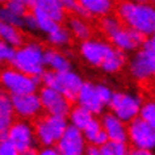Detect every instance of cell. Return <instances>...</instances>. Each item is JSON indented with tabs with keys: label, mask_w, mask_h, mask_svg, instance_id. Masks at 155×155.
<instances>
[{
	"label": "cell",
	"mask_w": 155,
	"mask_h": 155,
	"mask_svg": "<svg viewBox=\"0 0 155 155\" xmlns=\"http://www.w3.org/2000/svg\"><path fill=\"white\" fill-rule=\"evenodd\" d=\"M95 88H96V92H97V96H99L100 101L103 103V105L104 107H108V104H109V101H110L112 96H113V92L114 91L112 90L109 86H107V84H103V83L95 84Z\"/></svg>",
	"instance_id": "obj_32"
},
{
	"label": "cell",
	"mask_w": 155,
	"mask_h": 155,
	"mask_svg": "<svg viewBox=\"0 0 155 155\" xmlns=\"http://www.w3.org/2000/svg\"><path fill=\"white\" fill-rule=\"evenodd\" d=\"M13 54H15V48L0 41V67L9 64L13 58Z\"/></svg>",
	"instance_id": "obj_33"
},
{
	"label": "cell",
	"mask_w": 155,
	"mask_h": 155,
	"mask_svg": "<svg viewBox=\"0 0 155 155\" xmlns=\"http://www.w3.org/2000/svg\"><path fill=\"white\" fill-rule=\"evenodd\" d=\"M11 101L15 116H17L20 120H36L42 113V105L37 92L11 96Z\"/></svg>",
	"instance_id": "obj_13"
},
{
	"label": "cell",
	"mask_w": 155,
	"mask_h": 155,
	"mask_svg": "<svg viewBox=\"0 0 155 155\" xmlns=\"http://www.w3.org/2000/svg\"><path fill=\"white\" fill-rule=\"evenodd\" d=\"M76 3L88 18H101L104 16H108L114 8V3L112 0H76Z\"/></svg>",
	"instance_id": "obj_19"
},
{
	"label": "cell",
	"mask_w": 155,
	"mask_h": 155,
	"mask_svg": "<svg viewBox=\"0 0 155 155\" xmlns=\"http://www.w3.org/2000/svg\"><path fill=\"white\" fill-rule=\"evenodd\" d=\"M40 82L45 87L54 88L55 91L61 92L70 101H75L78 92H79L80 87L83 84V79L72 68L62 72L45 70L44 74L40 76Z\"/></svg>",
	"instance_id": "obj_3"
},
{
	"label": "cell",
	"mask_w": 155,
	"mask_h": 155,
	"mask_svg": "<svg viewBox=\"0 0 155 155\" xmlns=\"http://www.w3.org/2000/svg\"><path fill=\"white\" fill-rule=\"evenodd\" d=\"M21 155H37V149L36 147H32V149L24 151V153H21Z\"/></svg>",
	"instance_id": "obj_41"
},
{
	"label": "cell",
	"mask_w": 155,
	"mask_h": 155,
	"mask_svg": "<svg viewBox=\"0 0 155 155\" xmlns=\"http://www.w3.org/2000/svg\"><path fill=\"white\" fill-rule=\"evenodd\" d=\"M0 155H21V153L4 137L0 138Z\"/></svg>",
	"instance_id": "obj_34"
},
{
	"label": "cell",
	"mask_w": 155,
	"mask_h": 155,
	"mask_svg": "<svg viewBox=\"0 0 155 155\" xmlns=\"http://www.w3.org/2000/svg\"><path fill=\"white\" fill-rule=\"evenodd\" d=\"M22 30H26V32H38L37 29V22H36V18H34L33 13L32 12H28L22 17V26H21Z\"/></svg>",
	"instance_id": "obj_35"
},
{
	"label": "cell",
	"mask_w": 155,
	"mask_h": 155,
	"mask_svg": "<svg viewBox=\"0 0 155 155\" xmlns=\"http://www.w3.org/2000/svg\"><path fill=\"white\" fill-rule=\"evenodd\" d=\"M94 117L95 116L91 112H88L87 109H84L83 107L75 105L70 110V113L67 116V121H68V125L76 127V129H79L82 131Z\"/></svg>",
	"instance_id": "obj_25"
},
{
	"label": "cell",
	"mask_w": 155,
	"mask_h": 155,
	"mask_svg": "<svg viewBox=\"0 0 155 155\" xmlns=\"http://www.w3.org/2000/svg\"><path fill=\"white\" fill-rule=\"evenodd\" d=\"M82 133L86 138L87 143H90L92 146H103L104 143H107L109 139H108L105 131L103 130L101 124H100V120H97L96 117H94L90 121V124L82 130Z\"/></svg>",
	"instance_id": "obj_21"
},
{
	"label": "cell",
	"mask_w": 155,
	"mask_h": 155,
	"mask_svg": "<svg viewBox=\"0 0 155 155\" xmlns=\"http://www.w3.org/2000/svg\"><path fill=\"white\" fill-rule=\"evenodd\" d=\"M30 12L33 13L34 18H36L38 32H42L44 34H49L50 32H53V30L59 25V22L53 20L48 13L42 12L40 9H30Z\"/></svg>",
	"instance_id": "obj_27"
},
{
	"label": "cell",
	"mask_w": 155,
	"mask_h": 155,
	"mask_svg": "<svg viewBox=\"0 0 155 155\" xmlns=\"http://www.w3.org/2000/svg\"><path fill=\"white\" fill-rule=\"evenodd\" d=\"M127 155H130V154H127Z\"/></svg>",
	"instance_id": "obj_48"
},
{
	"label": "cell",
	"mask_w": 155,
	"mask_h": 155,
	"mask_svg": "<svg viewBox=\"0 0 155 155\" xmlns=\"http://www.w3.org/2000/svg\"><path fill=\"white\" fill-rule=\"evenodd\" d=\"M40 83V78L26 75L12 66L0 71V87L9 96L37 92Z\"/></svg>",
	"instance_id": "obj_5"
},
{
	"label": "cell",
	"mask_w": 155,
	"mask_h": 155,
	"mask_svg": "<svg viewBox=\"0 0 155 155\" xmlns=\"http://www.w3.org/2000/svg\"><path fill=\"white\" fill-rule=\"evenodd\" d=\"M67 29L70 30L71 36L79 41H84L87 38L92 37V28L88 20L80 16H76V15L67 18Z\"/></svg>",
	"instance_id": "obj_23"
},
{
	"label": "cell",
	"mask_w": 155,
	"mask_h": 155,
	"mask_svg": "<svg viewBox=\"0 0 155 155\" xmlns=\"http://www.w3.org/2000/svg\"><path fill=\"white\" fill-rule=\"evenodd\" d=\"M4 5L18 16H25L29 12V7L25 0H9V2H5Z\"/></svg>",
	"instance_id": "obj_31"
},
{
	"label": "cell",
	"mask_w": 155,
	"mask_h": 155,
	"mask_svg": "<svg viewBox=\"0 0 155 155\" xmlns=\"http://www.w3.org/2000/svg\"><path fill=\"white\" fill-rule=\"evenodd\" d=\"M138 117L143 120L146 124L155 127V100L154 99L142 100Z\"/></svg>",
	"instance_id": "obj_28"
},
{
	"label": "cell",
	"mask_w": 155,
	"mask_h": 155,
	"mask_svg": "<svg viewBox=\"0 0 155 155\" xmlns=\"http://www.w3.org/2000/svg\"><path fill=\"white\" fill-rule=\"evenodd\" d=\"M87 146L83 133L71 125H68L63 135L55 143L59 155H86Z\"/></svg>",
	"instance_id": "obj_14"
},
{
	"label": "cell",
	"mask_w": 155,
	"mask_h": 155,
	"mask_svg": "<svg viewBox=\"0 0 155 155\" xmlns=\"http://www.w3.org/2000/svg\"><path fill=\"white\" fill-rule=\"evenodd\" d=\"M46 38H48L49 44L53 48H66V46L71 44L72 36L70 33V30L67 29V26H63L59 24L53 32L46 34Z\"/></svg>",
	"instance_id": "obj_26"
},
{
	"label": "cell",
	"mask_w": 155,
	"mask_h": 155,
	"mask_svg": "<svg viewBox=\"0 0 155 155\" xmlns=\"http://www.w3.org/2000/svg\"><path fill=\"white\" fill-rule=\"evenodd\" d=\"M112 48L113 46L108 41H104L101 38L90 37L80 42L79 54L87 64L92 66V67H100Z\"/></svg>",
	"instance_id": "obj_11"
},
{
	"label": "cell",
	"mask_w": 155,
	"mask_h": 155,
	"mask_svg": "<svg viewBox=\"0 0 155 155\" xmlns=\"http://www.w3.org/2000/svg\"><path fill=\"white\" fill-rule=\"evenodd\" d=\"M127 142L133 149L155 150V127L139 117L127 124Z\"/></svg>",
	"instance_id": "obj_7"
},
{
	"label": "cell",
	"mask_w": 155,
	"mask_h": 155,
	"mask_svg": "<svg viewBox=\"0 0 155 155\" xmlns=\"http://www.w3.org/2000/svg\"><path fill=\"white\" fill-rule=\"evenodd\" d=\"M141 48L147 50V51H150L155 57V33H153L151 36H149V38H146Z\"/></svg>",
	"instance_id": "obj_36"
},
{
	"label": "cell",
	"mask_w": 155,
	"mask_h": 155,
	"mask_svg": "<svg viewBox=\"0 0 155 155\" xmlns=\"http://www.w3.org/2000/svg\"><path fill=\"white\" fill-rule=\"evenodd\" d=\"M116 16L125 26L145 37L155 33V5L150 3L137 4L131 0H121L116 7Z\"/></svg>",
	"instance_id": "obj_1"
},
{
	"label": "cell",
	"mask_w": 155,
	"mask_h": 155,
	"mask_svg": "<svg viewBox=\"0 0 155 155\" xmlns=\"http://www.w3.org/2000/svg\"><path fill=\"white\" fill-rule=\"evenodd\" d=\"M37 94L40 96L42 112H45L48 114L62 116V117L68 116L70 110L72 108V101H70L61 92L55 91L54 88L44 86Z\"/></svg>",
	"instance_id": "obj_10"
},
{
	"label": "cell",
	"mask_w": 155,
	"mask_h": 155,
	"mask_svg": "<svg viewBox=\"0 0 155 155\" xmlns=\"http://www.w3.org/2000/svg\"><path fill=\"white\" fill-rule=\"evenodd\" d=\"M147 2L150 3V4H153V5H155V0H147Z\"/></svg>",
	"instance_id": "obj_43"
},
{
	"label": "cell",
	"mask_w": 155,
	"mask_h": 155,
	"mask_svg": "<svg viewBox=\"0 0 155 155\" xmlns=\"http://www.w3.org/2000/svg\"><path fill=\"white\" fill-rule=\"evenodd\" d=\"M154 100H155V97H154Z\"/></svg>",
	"instance_id": "obj_49"
},
{
	"label": "cell",
	"mask_w": 155,
	"mask_h": 155,
	"mask_svg": "<svg viewBox=\"0 0 155 155\" xmlns=\"http://www.w3.org/2000/svg\"><path fill=\"white\" fill-rule=\"evenodd\" d=\"M154 78H155V71H154Z\"/></svg>",
	"instance_id": "obj_47"
},
{
	"label": "cell",
	"mask_w": 155,
	"mask_h": 155,
	"mask_svg": "<svg viewBox=\"0 0 155 155\" xmlns=\"http://www.w3.org/2000/svg\"><path fill=\"white\" fill-rule=\"evenodd\" d=\"M15 121V113L12 108L11 96L0 88V138H4L5 133Z\"/></svg>",
	"instance_id": "obj_20"
},
{
	"label": "cell",
	"mask_w": 155,
	"mask_h": 155,
	"mask_svg": "<svg viewBox=\"0 0 155 155\" xmlns=\"http://www.w3.org/2000/svg\"><path fill=\"white\" fill-rule=\"evenodd\" d=\"M130 155H155L153 150H143V149H133L129 151Z\"/></svg>",
	"instance_id": "obj_39"
},
{
	"label": "cell",
	"mask_w": 155,
	"mask_h": 155,
	"mask_svg": "<svg viewBox=\"0 0 155 155\" xmlns=\"http://www.w3.org/2000/svg\"><path fill=\"white\" fill-rule=\"evenodd\" d=\"M131 2L137 3V4H143V3H149L147 0H131Z\"/></svg>",
	"instance_id": "obj_42"
},
{
	"label": "cell",
	"mask_w": 155,
	"mask_h": 155,
	"mask_svg": "<svg viewBox=\"0 0 155 155\" xmlns=\"http://www.w3.org/2000/svg\"><path fill=\"white\" fill-rule=\"evenodd\" d=\"M61 4L63 5V8L66 12H72L75 13V11L78 8V3L76 0H59Z\"/></svg>",
	"instance_id": "obj_37"
},
{
	"label": "cell",
	"mask_w": 155,
	"mask_h": 155,
	"mask_svg": "<svg viewBox=\"0 0 155 155\" xmlns=\"http://www.w3.org/2000/svg\"><path fill=\"white\" fill-rule=\"evenodd\" d=\"M45 48L40 42L29 41L15 49L11 66L30 76L40 78L46 70L44 62Z\"/></svg>",
	"instance_id": "obj_2"
},
{
	"label": "cell",
	"mask_w": 155,
	"mask_h": 155,
	"mask_svg": "<svg viewBox=\"0 0 155 155\" xmlns=\"http://www.w3.org/2000/svg\"><path fill=\"white\" fill-rule=\"evenodd\" d=\"M101 155H127L129 147L127 142H118V141H108L100 146Z\"/></svg>",
	"instance_id": "obj_29"
},
{
	"label": "cell",
	"mask_w": 155,
	"mask_h": 155,
	"mask_svg": "<svg viewBox=\"0 0 155 155\" xmlns=\"http://www.w3.org/2000/svg\"><path fill=\"white\" fill-rule=\"evenodd\" d=\"M5 2H9V0H4V3H5Z\"/></svg>",
	"instance_id": "obj_46"
},
{
	"label": "cell",
	"mask_w": 155,
	"mask_h": 155,
	"mask_svg": "<svg viewBox=\"0 0 155 155\" xmlns=\"http://www.w3.org/2000/svg\"><path fill=\"white\" fill-rule=\"evenodd\" d=\"M126 62H127L126 53H124L116 48H112L109 54L103 61L100 68L105 74H117L125 67Z\"/></svg>",
	"instance_id": "obj_22"
},
{
	"label": "cell",
	"mask_w": 155,
	"mask_h": 155,
	"mask_svg": "<svg viewBox=\"0 0 155 155\" xmlns=\"http://www.w3.org/2000/svg\"><path fill=\"white\" fill-rule=\"evenodd\" d=\"M22 17H24V16H18V15L13 13L12 11L8 9L5 5L0 7V21H2V22L15 25V26H17V28L21 29V26H22Z\"/></svg>",
	"instance_id": "obj_30"
},
{
	"label": "cell",
	"mask_w": 155,
	"mask_h": 155,
	"mask_svg": "<svg viewBox=\"0 0 155 155\" xmlns=\"http://www.w3.org/2000/svg\"><path fill=\"white\" fill-rule=\"evenodd\" d=\"M100 124L109 141L127 142V124L116 117L113 113H104L100 118Z\"/></svg>",
	"instance_id": "obj_16"
},
{
	"label": "cell",
	"mask_w": 155,
	"mask_h": 155,
	"mask_svg": "<svg viewBox=\"0 0 155 155\" xmlns=\"http://www.w3.org/2000/svg\"><path fill=\"white\" fill-rule=\"evenodd\" d=\"M0 41L16 49L25 42V36L22 29L0 21Z\"/></svg>",
	"instance_id": "obj_24"
},
{
	"label": "cell",
	"mask_w": 155,
	"mask_h": 155,
	"mask_svg": "<svg viewBox=\"0 0 155 155\" xmlns=\"http://www.w3.org/2000/svg\"><path fill=\"white\" fill-rule=\"evenodd\" d=\"M5 138L20 153H24V151L32 149V147H36L37 143L33 125L29 121L20 118L11 124V126L8 127V130L5 133Z\"/></svg>",
	"instance_id": "obj_8"
},
{
	"label": "cell",
	"mask_w": 155,
	"mask_h": 155,
	"mask_svg": "<svg viewBox=\"0 0 155 155\" xmlns=\"http://www.w3.org/2000/svg\"><path fill=\"white\" fill-rule=\"evenodd\" d=\"M37 155H59L55 146H42L37 150Z\"/></svg>",
	"instance_id": "obj_38"
},
{
	"label": "cell",
	"mask_w": 155,
	"mask_h": 155,
	"mask_svg": "<svg viewBox=\"0 0 155 155\" xmlns=\"http://www.w3.org/2000/svg\"><path fill=\"white\" fill-rule=\"evenodd\" d=\"M68 127L67 117L54 114L38 116L33 124L36 141L41 146H55L66 129Z\"/></svg>",
	"instance_id": "obj_4"
},
{
	"label": "cell",
	"mask_w": 155,
	"mask_h": 155,
	"mask_svg": "<svg viewBox=\"0 0 155 155\" xmlns=\"http://www.w3.org/2000/svg\"><path fill=\"white\" fill-rule=\"evenodd\" d=\"M146 38L147 37H145L142 33L127 28V26L122 24L114 32H112L107 37V40L109 41V44L113 48L121 50L124 53H130L141 48Z\"/></svg>",
	"instance_id": "obj_12"
},
{
	"label": "cell",
	"mask_w": 155,
	"mask_h": 155,
	"mask_svg": "<svg viewBox=\"0 0 155 155\" xmlns=\"http://www.w3.org/2000/svg\"><path fill=\"white\" fill-rule=\"evenodd\" d=\"M45 67L55 72H62L71 70V59L67 54L61 51L58 48H48L44 51Z\"/></svg>",
	"instance_id": "obj_18"
},
{
	"label": "cell",
	"mask_w": 155,
	"mask_h": 155,
	"mask_svg": "<svg viewBox=\"0 0 155 155\" xmlns=\"http://www.w3.org/2000/svg\"><path fill=\"white\" fill-rule=\"evenodd\" d=\"M0 3H4V0H0Z\"/></svg>",
	"instance_id": "obj_45"
},
{
	"label": "cell",
	"mask_w": 155,
	"mask_h": 155,
	"mask_svg": "<svg viewBox=\"0 0 155 155\" xmlns=\"http://www.w3.org/2000/svg\"><path fill=\"white\" fill-rule=\"evenodd\" d=\"M129 74L134 80L139 83L149 82L154 78L155 71V57L143 48L138 49L129 61Z\"/></svg>",
	"instance_id": "obj_9"
},
{
	"label": "cell",
	"mask_w": 155,
	"mask_h": 155,
	"mask_svg": "<svg viewBox=\"0 0 155 155\" xmlns=\"http://www.w3.org/2000/svg\"><path fill=\"white\" fill-rule=\"evenodd\" d=\"M75 103L76 105H80L88 112H91L94 116L103 114L104 108H105L103 105V103L100 101L95 84L91 82H83L82 87H80L75 97Z\"/></svg>",
	"instance_id": "obj_15"
},
{
	"label": "cell",
	"mask_w": 155,
	"mask_h": 155,
	"mask_svg": "<svg viewBox=\"0 0 155 155\" xmlns=\"http://www.w3.org/2000/svg\"><path fill=\"white\" fill-rule=\"evenodd\" d=\"M86 155H101V151H100V147L97 146H87V150H86Z\"/></svg>",
	"instance_id": "obj_40"
},
{
	"label": "cell",
	"mask_w": 155,
	"mask_h": 155,
	"mask_svg": "<svg viewBox=\"0 0 155 155\" xmlns=\"http://www.w3.org/2000/svg\"><path fill=\"white\" fill-rule=\"evenodd\" d=\"M29 9H40L48 13L53 20L62 24L66 20L67 12L64 11L63 5L59 0H25Z\"/></svg>",
	"instance_id": "obj_17"
},
{
	"label": "cell",
	"mask_w": 155,
	"mask_h": 155,
	"mask_svg": "<svg viewBox=\"0 0 155 155\" xmlns=\"http://www.w3.org/2000/svg\"><path fill=\"white\" fill-rule=\"evenodd\" d=\"M141 104L142 99L138 95L130 94V92H113L108 108L110 109V113H113L116 117H118L125 124H129L138 117Z\"/></svg>",
	"instance_id": "obj_6"
},
{
	"label": "cell",
	"mask_w": 155,
	"mask_h": 155,
	"mask_svg": "<svg viewBox=\"0 0 155 155\" xmlns=\"http://www.w3.org/2000/svg\"><path fill=\"white\" fill-rule=\"evenodd\" d=\"M112 2H113V3H116V2H117V3H118V2H121V0H112Z\"/></svg>",
	"instance_id": "obj_44"
}]
</instances>
